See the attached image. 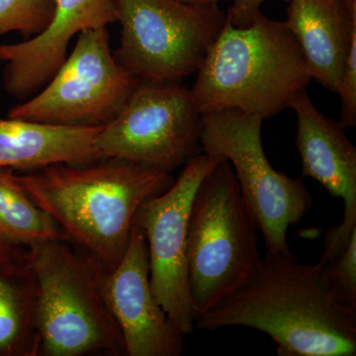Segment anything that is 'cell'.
I'll return each instance as SVG.
<instances>
[{
    "label": "cell",
    "instance_id": "cell-1",
    "mask_svg": "<svg viewBox=\"0 0 356 356\" xmlns=\"http://www.w3.org/2000/svg\"><path fill=\"white\" fill-rule=\"evenodd\" d=\"M245 327L267 334L280 356L356 355V310L325 280L322 264L291 250L267 252L236 291L199 316L195 327Z\"/></svg>",
    "mask_w": 356,
    "mask_h": 356
},
{
    "label": "cell",
    "instance_id": "cell-2",
    "mask_svg": "<svg viewBox=\"0 0 356 356\" xmlns=\"http://www.w3.org/2000/svg\"><path fill=\"white\" fill-rule=\"evenodd\" d=\"M15 178L72 245L110 269L125 254L140 206L175 182L165 170L118 159L49 165Z\"/></svg>",
    "mask_w": 356,
    "mask_h": 356
},
{
    "label": "cell",
    "instance_id": "cell-3",
    "mask_svg": "<svg viewBox=\"0 0 356 356\" xmlns=\"http://www.w3.org/2000/svg\"><path fill=\"white\" fill-rule=\"evenodd\" d=\"M191 89L201 115L236 109L270 118L312 81L298 42L285 21L261 13L248 27L227 21Z\"/></svg>",
    "mask_w": 356,
    "mask_h": 356
},
{
    "label": "cell",
    "instance_id": "cell-4",
    "mask_svg": "<svg viewBox=\"0 0 356 356\" xmlns=\"http://www.w3.org/2000/svg\"><path fill=\"white\" fill-rule=\"evenodd\" d=\"M26 248L38 281L40 355H126L107 299L110 268L69 241Z\"/></svg>",
    "mask_w": 356,
    "mask_h": 356
},
{
    "label": "cell",
    "instance_id": "cell-5",
    "mask_svg": "<svg viewBox=\"0 0 356 356\" xmlns=\"http://www.w3.org/2000/svg\"><path fill=\"white\" fill-rule=\"evenodd\" d=\"M259 261L257 224L233 168L221 159L199 185L189 214L187 262L195 318L236 291Z\"/></svg>",
    "mask_w": 356,
    "mask_h": 356
},
{
    "label": "cell",
    "instance_id": "cell-6",
    "mask_svg": "<svg viewBox=\"0 0 356 356\" xmlns=\"http://www.w3.org/2000/svg\"><path fill=\"white\" fill-rule=\"evenodd\" d=\"M264 119L229 109L201 115L199 144L203 153L227 159L267 252L290 250L288 229L311 209L313 197L302 178L274 170L261 142Z\"/></svg>",
    "mask_w": 356,
    "mask_h": 356
},
{
    "label": "cell",
    "instance_id": "cell-7",
    "mask_svg": "<svg viewBox=\"0 0 356 356\" xmlns=\"http://www.w3.org/2000/svg\"><path fill=\"white\" fill-rule=\"evenodd\" d=\"M117 62L139 81L181 83L196 74L227 22L217 7L178 0H117Z\"/></svg>",
    "mask_w": 356,
    "mask_h": 356
},
{
    "label": "cell",
    "instance_id": "cell-8",
    "mask_svg": "<svg viewBox=\"0 0 356 356\" xmlns=\"http://www.w3.org/2000/svg\"><path fill=\"white\" fill-rule=\"evenodd\" d=\"M140 81L110 49L107 27L77 35L76 46L50 81L9 118L70 127H103L121 111Z\"/></svg>",
    "mask_w": 356,
    "mask_h": 356
},
{
    "label": "cell",
    "instance_id": "cell-9",
    "mask_svg": "<svg viewBox=\"0 0 356 356\" xmlns=\"http://www.w3.org/2000/svg\"><path fill=\"white\" fill-rule=\"evenodd\" d=\"M201 114L180 83L140 81L96 140L102 159L172 172L199 154Z\"/></svg>",
    "mask_w": 356,
    "mask_h": 356
},
{
    "label": "cell",
    "instance_id": "cell-10",
    "mask_svg": "<svg viewBox=\"0 0 356 356\" xmlns=\"http://www.w3.org/2000/svg\"><path fill=\"white\" fill-rule=\"evenodd\" d=\"M221 159L202 153L189 159L170 188L143 203L134 222L146 236L154 297L186 337L196 329L187 262L189 214L199 185Z\"/></svg>",
    "mask_w": 356,
    "mask_h": 356
},
{
    "label": "cell",
    "instance_id": "cell-11",
    "mask_svg": "<svg viewBox=\"0 0 356 356\" xmlns=\"http://www.w3.org/2000/svg\"><path fill=\"white\" fill-rule=\"evenodd\" d=\"M289 108L297 118L296 147L302 161V177L324 186L332 197L343 202L339 226L331 227L325 236V264L343 252L356 231V149L339 122L321 113L307 91L291 100Z\"/></svg>",
    "mask_w": 356,
    "mask_h": 356
},
{
    "label": "cell",
    "instance_id": "cell-12",
    "mask_svg": "<svg viewBox=\"0 0 356 356\" xmlns=\"http://www.w3.org/2000/svg\"><path fill=\"white\" fill-rule=\"evenodd\" d=\"M107 299L120 327L126 355L179 356L184 336L154 297L149 252L142 229L134 224L125 254L106 281Z\"/></svg>",
    "mask_w": 356,
    "mask_h": 356
},
{
    "label": "cell",
    "instance_id": "cell-13",
    "mask_svg": "<svg viewBox=\"0 0 356 356\" xmlns=\"http://www.w3.org/2000/svg\"><path fill=\"white\" fill-rule=\"evenodd\" d=\"M55 13L44 31L16 44H0L6 64L3 86L18 99H29L64 64L72 39L88 29L118 20L117 0H55Z\"/></svg>",
    "mask_w": 356,
    "mask_h": 356
},
{
    "label": "cell",
    "instance_id": "cell-14",
    "mask_svg": "<svg viewBox=\"0 0 356 356\" xmlns=\"http://www.w3.org/2000/svg\"><path fill=\"white\" fill-rule=\"evenodd\" d=\"M312 79L337 93L351 42L356 13L343 0H289L287 19Z\"/></svg>",
    "mask_w": 356,
    "mask_h": 356
},
{
    "label": "cell",
    "instance_id": "cell-15",
    "mask_svg": "<svg viewBox=\"0 0 356 356\" xmlns=\"http://www.w3.org/2000/svg\"><path fill=\"white\" fill-rule=\"evenodd\" d=\"M102 128L0 119V170H37L99 161L96 140Z\"/></svg>",
    "mask_w": 356,
    "mask_h": 356
},
{
    "label": "cell",
    "instance_id": "cell-16",
    "mask_svg": "<svg viewBox=\"0 0 356 356\" xmlns=\"http://www.w3.org/2000/svg\"><path fill=\"white\" fill-rule=\"evenodd\" d=\"M38 281L27 248L0 243V355L39 356Z\"/></svg>",
    "mask_w": 356,
    "mask_h": 356
},
{
    "label": "cell",
    "instance_id": "cell-17",
    "mask_svg": "<svg viewBox=\"0 0 356 356\" xmlns=\"http://www.w3.org/2000/svg\"><path fill=\"white\" fill-rule=\"evenodd\" d=\"M48 241L69 238L58 222L26 193L15 173L0 170V242L29 248Z\"/></svg>",
    "mask_w": 356,
    "mask_h": 356
},
{
    "label": "cell",
    "instance_id": "cell-18",
    "mask_svg": "<svg viewBox=\"0 0 356 356\" xmlns=\"http://www.w3.org/2000/svg\"><path fill=\"white\" fill-rule=\"evenodd\" d=\"M55 0H0V37L19 32L26 39L46 29L55 13Z\"/></svg>",
    "mask_w": 356,
    "mask_h": 356
},
{
    "label": "cell",
    "instance_id": "cell-19",
    "mask_svg": "<svg viewBox=\"0 0 356 356\" xmlns=\"http://www.w3.org/2000/svg\"><path fill=\"white\" fill-rule=\"evenodd\" d=\"M321 264L332 292L344 305L356 310V231L341 254Z\"/></svg>",
    "mask_w": 356,
    "mask_h": 356
},
{
    "label": "cell",
    "instance_id": "cell-20",
    "mask_svg": "<svg viewBox=\"0 0 356 356\" xmlns=\"http://www.w3.org/2000/svg\"><path fill=\"white\" fill-rule=\"evenodd\" d=\"M337 95L341 97V102L339 123L344 128L355 127L356 125V36L351 42Z\"/></svg>",
    "mask_w": 356,
    "mask_h": 356
},
{
    "label": "cell",
    "instance_id": "cell-21",
    "mask_svg": "<svg viewBox=\"0 0 356 356\" xmlns=\"http://www.w3.org/2000/svg\"><path fill=\"white\" fill-rule=\"evenodd\" d=\"M266 0H231L232 6L226 13L227 21L235 27H248L261 13V6ZM289 2V0H283Z\"/></svg>",
    "mask_w": 356,
    "mask_h": 356
},
{
    "label": "cell",
    "instance_id": "cell-22",
    "mask_svg": "<svg viewBox=\"0 0 356 356\" xmlns=\"http://www.w3.org/2000/svg\"><path fill=\"white\" fill-rule=\"evenodd\" d=\"M178 1L185 2V3L189 4H195V6L217 7L220 0H178Z\"/></svg>",
    "mask_w": 356,
    "mask_h": 356
},
{
    "label": "cell",
    "instance_id": "cell-23",
    "mask_svg": "<svg viewBox=\"0 0 356 356\" xmlns=\"http://www.w3.org/2000/svg\"><path fill=\"white\" fill-rule=\"evenodd\" d=\"M343 1L351 13H356V0H343Z\"/></svg>",
    "mask_w": 356,
    "mask_h": 356
},
{
    "label": "cell",
    "instance_id": "cell-24",
    "mask_svg": "<svg viewBox=\"0 0 356 356\" xmlns=\"http://www.w3.org/2000/svg\"><path fill=\"white\" fill-rule=\"evenodd\" d=\"M3 243V242H0V243Z\"/></svg>",
    "mask_w": 356,
    "mask_h": 356
}]
</instances>
